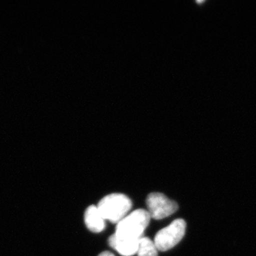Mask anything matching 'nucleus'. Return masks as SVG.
I'll use <instances>...</instances> for the list:
<instances>
[{
  "label": "nucleus",
  "mask_w": 256,
  "mask_h": 256,
  "mask_svg": "<svg viewBox=\"0 0 256 256\" xmlns=\"http://www.w3.org/2000/svg\"><path fill=\"white\" fill-rule=\"evenodd\" d=\"M150 215L148 210H138L124 217L116 226V239L118 242H139L149 225Z\"/></svg>",
  "instance_id": "nucleus-1"
},
{
  "label": "nucleus",
  "mask_w": 256,
  "mask_h": 256,
  "mask_svg": "<svg viewBox=\"0 0 256 256\" xmlns=\"http://www.w3.org/2000/svg\"><path fill=\"white\" fill-rule=\"evenodd\" d=\"M97 208L104 220L118 224L132 208V202L122 194H111L99 202Z\"/></svg>",
  "instance_id": "nucleus-2"
},
{
  "label": "nucleus",
  "mask_w": 256,
  "mask_h": 256,
  "mask_svg": "<svg viewBox=\"0 0 256 256\" xmlns=\"http://www.w3.org/2000/svg\"><path fill=\"white\" fill-rule=\"evenodd\" d=\"M186 222L174 220L168 226L161 229L154 237V244L160 252H166L181 242L186 232Z\"/></svg>",
  "instance_id": "nucleus-3"
},
{
  "label": "nucleus",
  "mask_w": 256,
  "mask_h": 256,
  "mask_svg": "<svg viewBox=\"0 0 256 256\" xmlns=\"http://www.w3.org/2000/svg\"><path fill=\"white\" fill-rule=\"evenodd\" d=\"M146 203L151 218L156 220L166 218L178 210V204L162 193L150 194Z\"/></svg>",
  "instance_id": "nucleus-4"
},
{
  "label": "nucleus",
  "mask_w": 256,
  "mask_h": 256,
  "mask_svg": "<svg viewBox=\"0 0 256 256\" xmlns=\"http://www.w3.org/2000/svg\"><path fill=\"white\" fill-rule=\"evenodd\" d=\"M84 220L87 228L94 233H100L105 228V220L101 216L97 207L94 205L88 207Z\"/></svg>",
  "instance_id": "nucleus-5"
},
{
  "label": "nucleus",
  "mask_w": 256,
  "mask_h": 256,
  "mask_svg": "<svg viewBox=\"0 0 256 256\" xmlns=\"http://www.w3.org/2000/svg\"><path fill=\"white\" fill-rule=\"evenodd\" d=\"M158 248L150 238L142 237L139 242L138 256H158Z\"/></svg>",
  "instance_id": "nucleus-6"
},
{
  "label": "nucleus",
  "mask_w": 256,
  "mask_h": 256,
  "mask_svg": "<svg viewBox=\"0 0 256 256\" xmlns=\"http://www.w3.org/2000/svg\"><path fill=\"white\" fill-rule=\"evenodd\" d=\"M98 256H114V254H112V252H101L100 255Z\"/></svg>",
  "instance_id": "nucleus-7"
}]
</instances>
